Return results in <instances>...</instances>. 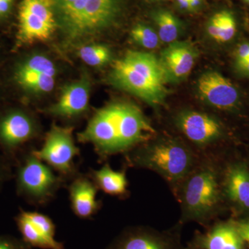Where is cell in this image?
Here are the masks:
<instances>
[{
    "instance_id": "cell-21",
    "label": "cell",
    "mask_w": 249,
    "mask_h": 249,
    "mask_svg": "<svg viewBox=\"0 0 249 249\" xmlns=\"http://www.w3.org/2000/svg\"><path fill=\"white\" fill-rule=\"evenodd\" d=\"M152 19L157 27L160 40L170 44L178 40L181 25L176 16L166 9H159L152 14Z\"/></svg>"
},
{
    "instance_id": "cell-36",
    "label": "cell",
    "mask_w": 249,
    "mask_h": 249,
    "mask_svg": "<svg viewBox=\"0 0 249 249\" xmlns=\"http://www.w3.org/2000/svg\"><path fill=\"white\" fill-rule=\"evenodd\" d=\"M155 1H161V0H155Z\"/></svg>"
},
{
    "instance_id": "cell-8",
    "label": "cell",
    "mask_w": 249,
    "mask_h": 249,
    "mask_svg": "<svg viewBox=\"0 0 249 249\" xmlns=\"http://www.w3.org/2000/svg\"><path fill=\"white\" fill-rule=\"evenodd\" d=\"M56 24L53 0H22L19 9V42L46 40Z\"/></svg>"
},
{
    "instance_id": "cell-18",
    "label": "cell",
    "mask_w": 249,
    "mask_h": 249,
    "mask_svg": "<svg viewBox=\"0 0 249 249\" xmlns=\"http://www.w3.org/2000/svg\"><path fill=\"white\" fill-rule=\"evenodd\" d=\"M242 23L240 14L230 7L222 8L213 14L206 24L208 35L216 43L234 46L239 42Z\"/></svg>"
},
{
    "instance_id": "cell-30",
    "label": "cell",
    "mask_w": 249,
    "mask_h": 249,
    "mask_svg": "<svg viewBox=\"0 0 249 249\" xmlns=\"http://www.w3.org/2000/svg\"><path fill=\"white\" fill-rule=\"evenodd\" d=\"M232 68L236 74L240 78L249 79V59L243 63L232 66Z\"/></svg>"
},
{
    "instance_id": "cell-35",
    "label": "cell",
    "mask_w": 249,
    "mask_h": 249,
    "mask_svg": "<svg viewBox=\"0 0 249 249\" xmlns=\"http://www.w3.org/2000/svg\"><path fill=\"white\" fill-rule=\"evenodd\" d=\"M4 1H11V2H13V1H14V0H4Z\"/></svg>"
},
{
    "instance_id": "cell-34",
    "label": "cell",
    "mask_w": 249,
    "mask_h": 249,
    "mask_svg": "<svg viewBox=\"0 0 249 249\" xmlns=\"http://www.w3.org/2000/svg\"><path fill=\"white\" fill-rule=\"evenodd\" d=\"M2 16H4V15H3L2 12H1V8H0V17H2Z\"/></svg>"
},
{
    "instance_id": "cell-12",
    "label": "cell",
    "mask_w": 249,
    "mask_h": 249,
    "mask_svg": "<svg viewBox=\"0 0 249 249\" xmlns=\"http://www.w3.org/2000/svg\"><path fill=\"white\" fill-rule=\"evenodd\" d=\"M37 124L32 116L20 109L8 111L0 117V147L10 162L16 161L21 147L34 138Z\"/></svg>"
},
{
    "instance_id": "cell-7",
    "label": "cell",
    "mask_w": 249,
    "mask_h": 249,
    "mask_svg": "<svg viewBox=\"0 0 249 249\" xmlns=\"http://www.w3.org/2000/svg\"><path fill=\"white\" fill-rule=\"evenodd\" d=\"M31 151L65 180L77 175L75 159L80 155V150L75 143L71 127L53 124L41 148Z\"/></svg>"
},
{
    "instance_id": "cell-14",
    "label": "cell",
    "mask_w": 249,
    "mask_h": 249,
    "mask_svg": "<svg viewBox=\"0 0 249 249\" xmlns=\"http://www.w3.org/2000/svg\"><path fill=\"white\" fill-rule=\"evenodd\" d=\"M194 46L186 41H175L160 53L159 58L168 83H179L190 74L197 58Z\"/></svg>"
},
{
    "instance_id": "cell-24",
    "label": "cell",
    "mask_w": 249,
    "mask_h": 249,
    "mask_svg": "<svg viewBox=\"0 0 249 249\" xmlns=\"http://www.w3.org/2000/svg\"><path fill=\"white\" fill-rule=\"evenodd\" d=\"M18 71L32 72L38 74L55 77L56 70L52 60L42 55H34L23 62L18 69Z\"/></svg>"
},
{
    "instance_id": "cell-27",
    "label": "cell",
    "mask_w": 249,
    "mask_h": 249,
    "mask_svg": "<svg viewBox=\"0 0 249 249\" xmlns=\"http://www.w3.org/2000/svg\"><path fill=\"white\" fill-rule=\"evenodd\" d=\"M0 249H32L22 239L14 236L0 235Z\"/></svg>"
},
{
    "instance_id": "cell-25",
    "label": "cell",
    "mask_w": 249,
    "mask_h": 249,
    "mask_svg": "<svg viewBox=\"0 0 249 249\" xmlns=\"http://www.w3.org/2000/svg\"><path fill=\"white\" fill-rule=\"evenodd\" d=\"M131 37L134 42L143 48L154 49L160 45V36L152 28L146 24H137L131 31Z\"/></svg>"
},
{
    "instance_id": "cell-32",
    "label": "cell",
    "mask_w": 249,
    "mask_h": 249,
    "mask_svg": "<svg viewBox=\"0 0 249 249\" xmlns=\"http://www.w3.org/2000/svg\"><path fill=\"white\" fill-rule=\"evenodd\" d=\"M190 1H191L193 11H195V10L197 9L200 6L202 0H190Z\"/></svg>"
},
{
    "instance_id": "cell-19",
    "label": "cell",
    "mask_w": 249,
    "mask_h": 249,
    "mask_svg": "<svg viewBox=\"0 0 249 249\" xmlns=\"http://www.w3.org/2000/svg\"><path fill=\"white\" fill-rule=\"evenodd\" d=\"M222 179L223 195L241 211L249 212V170L242 163L229 165Z\"/></svg>"
},
{
    "instance_id": "cell-15",
    "label": "cell",
    "mask_w": 249,
    "mask_h": 249,
    "mask_svg": "<svg viewBox=\"0 0 249 249\" xmlns=\"http://www.w3.org/2000/svg\"><path fill=\"white\" fill-rule=\"evenodd\" d=\"M91 84L88 75L66 85L56 103L45 109L54 117L71 119L84 114L89 107Z\"/></svg>"
},
{
    "instance_id": "cell-16",
    "label": "cell",
    "mask_w": 249,
    "mask_h": 249,
    "mask_svg": "<svg viewBox=\"0 0 249 249\" xmlns=\"http://www.w3.org/2000/svg\"><path fill=\"white\" fill-rule=\"evenodd\" d=\"M235 222H217L196 231L186 249H245Z\"/></svg>"
},
{
    "instance_id": "cell-20",
    "label": "cell",
    "mask_w": 249,
    "mask_h": 249,
    "mask_svg": "<svg viewBox=\"0 0 249 249\" xmlns=\"http://www.w3.org/2000/svg\"><path fill=\"white\" fill-rule=\"evenodd\" d=\"M89 178L98 190L109 196L123 197L128 194L129 182L124 170H114L106 163L99 169L91 170Z\"/></svg>"
},
{
    "instance_id": "cell-29",
    "label": "cell",
    "mask_w": 249,
    "mask_h": 249,
    "mask_svg": "<svg viewBox=\"0 0 249 249\" xmlns=\"http://www.w3.org/2000/svg\"><path fill=\"white\" fill-rule=\"evenodd\" d=\"M235 223L241 237L245 241L246 245L249 247V217L237 221Z\"/></svg>"
},
{
    "instance_id": "cell-11",
    "label": "cell",
    "mask_w": 249,
    "mask_h": 249,
    "mask_svg": "<svg viewBox=\"0 0 249 249\" xmlns=\"http://www.w3.org/2000/svg\"><path fill=\"white\" fill-rule=\"evenodd\" d=\"M196 89L206 104L219 110L235 112L242 107L243 93L220 72H205L198 80Z\"/></svg>"
},
{
    "instance_id": "cell-3",
    "label": "cell",
    "mask_w": 249,
    "mask_h": 249,
    "mask_svg": "<svg viewBox=\"0 0 249 249\" xmlns=\"http://www.w3.org/2000/svg\"><path fill=\"white\" fill-rule=\"evenodd\" d=\"M125 155L127 165L152 170L176 190L200 160V155L178 139H149Z\"/></svg>"
},
{
    "instance_id": "cell-26",
    "label": "cell",
    "mask_w": 249,
    "mask_h": 249,
    "mask_svg": "<svg viewBox=\"0 0 249 249\" xmlns=\"http://www.w3.org/2000/svg\"><path fill=\"white\" fill-rule=\"evenodd\" d=\"M232 66L240 65L249 59V40H240L233 47L232 52Z\"/></svg>"
},
{
    "instance_id": "cell-28",
    "label": "cell",
    "mask_w": 249,
    "mask_h": 249,
    "mask_svg": "<svg viewBox=\"0 0 249 249\" xmlns=\"http://www.w3.org/2000/svg\"><path fill=\"white\" fill-rule=\"evenodd\" d=\"M10 163L11 162L6 160L3 155H0V190L4 186V183L12 178Z\"/></svg>"
},
{
    "instance_id": "cell-1",
    "label": "cell",
    "mask_w": 249,
    "mask_h": 249,
    "mask_svg": "<svg viewBox=\"0 0 249 249\" xmlns=\"http://www.w3.org/2000/svg\"><path fill=\"white\" fill-rule=\"evenodd\" d=\"M155 134V129L137 106L116 102L96 111L78 134V139L91 144L100 160H105L131 151Z\"/></svg>"
},
{
    "instance_id": "cell-23",
    "label": "cell",
    "mask_w": 249,
    "mask_h": 249,
    "mask_svg": "<svg viewBox=\"0 0 249 249\" xmlns=\"http://www.w3.org/2000/svg\"><path fill=\"white\" fill-rule=\"evenodd\" d=\"M79 56L82 60L91 67L106 65L111 58V51L105 45L85 46L80 48Z\"/></svg>"
},
{
    "instance_id": "cell-17",
    "label": "cell",
    "mask_w": 249,
    "mask_h": 249,
    "mask_svg": "<svg viewBox=\"0 0 249 249\" xmlns=\"http://www.w3.org/2000/svg\"><path fill=\"white\" fill-rule=\"evenodd\" d=\"M67 188L71 211L77 217L89 219L97 214L102 204L97 199L98 188L89 177L76 175Z\"/></svg>"
},
{
    "instance_id": "cell-33",
    "label": "cell",
    "mask_w": 249,
    "mask_h": 249,
    "mask_svg": "<svg viewBox=\"0 0 249 249\" xmlns=\"http://www.w3.org/2000/svg\"><path fill=\"white\" fill-rule=\"evenodd\" d=\"M246 6H249V0H240Z\"/></svg>"
},
{
    "instance_id": "cell-4",
    "label": "cell",
    "mask_w": 249,
    "mask_h": 249,
    "mask_svg": "<svg viewBox=\"0 0 249 249\" xmlns=\"http://www.w3.org/2000/svg\"><path fill=\"white\" fill-rule=\"evenodd\" d=\"M111 83L157 107L164 103L168 83L160 60L153 54L127 52L116 60L110 73Z\"/></svg>"
},
{
    "instance_id": "cell-5",
    "label": "cell",
    "mask_w": 249,
    "mask_h": 249,
    "mask_svg": "<svg viewBox=\"0 0 249 249\" xmlns=\"http://www.w3.org/2000/svg\"><path fill=\"white\" fill-rule=\"evenodd\" d=\"M125 0H53L57 22L71 40L93 36L117 22Z\"/></svg>"
},
{
    "instance_id": "cell-13",
    "label": "cell",
    "mask_w": 249,
    "mask_h": 249,
    "mask_svg": "<svg viewBox=\"0 0 249 249\" xmlns=\"http://www.w3.org/2000/svg\"><path fill=\"white\" fill-rule=\"evenodd\" d=\"M15 222L22 240L32 248L65 249L64 244L55 239L56 227L47 214L22 209L15 217Z\"/></svg>"
},
{
    "instance_id": "cell-31",
    "label": "cell",
    "mask_w": 249,
    "mask_h": 249,
    "mask_svg": "<svg viewBox=\"0 0 249 249\" xmlns=\"http://www.w3.org/2000/svg\"><path fill=\"white\" fill-rule=\"evenodd\" d=\"M175 1L181 10L186 11H193L190 0H175Z\"/></svg>"
},
{
    "instance_id": "cell-9",
    "label": "cell",
    "mask_w": 249,
    "mask_h": 249,
    "mask_svg": "<svg viewBox=\"0 0 249 249\" xmlns=\"http://www.w3.org/2000/svg\"><path fill=\"white\" fill-rule=\"evenodd\" d=\"M177 128L193 145L205 151L226 135L224 124L215 116L203 111L184 109L175 118Z\"/></svg>"
},
{
    "instance_id": "cell-6",
    "label": "cell",
    "mask_w": 249,
    "mask_h": 249,
    "mask_svg": "<svg viewBox=\"0 0 249 249\" xmlns=\"http://www.w3.org/2000/svg\"><path fill=\"white\" fill-rule=\"evenodd\" d=\"M16 164V193L33 206L48 204L66 181L32 151L19 155Z\"/></svg>"
},
{
    "instance_id": "cell-22",
    "label": "cell",
    "mask_w": 249,
    "mask_h": 249,
    "mask_svg": "<svg viewBox=\"0 0 249 249\" xmlns=\"http://www.w3.org/2000/svg\"><path fill=\"white\" fill-rule=\"evenodd\" d=\"M55 77L38 74L32 72L18 71L16 80L23 88L29 91L37 93H47L53 89Z\"/></svg>"
},
{
    "instance_id": "cell-2",
    "label": "cell",
    "mask_w": 249,
    "mask_h": 249,
    "mask_svg": "<svg viewBox=\"0 0 249 249\" xmlns=\"http://www.w3.org/2000/svg\"><path fill=\"white\" fill-rule=\"evenodd\" d=\"M174 193L181 207L180 224L195 222L209 226L222 201V178L212 156H202Z\"/></svg>"
},
{
    "instance_id": "cell-10",
    "label": "cell",
    "mask_w": 249,
    "mask_h": 249,
    "mask_svg": "<svg viewBox=\"0 0 249 249\" xmlns=\"http://www.w3.org/2000/svg\"><path fill=\"white\" fill-rule=\"evenodd\" d=\"M181 224L165 231L145 227H129L107 249H186L181 242Z\"/></svg>"
}]
</instances>
